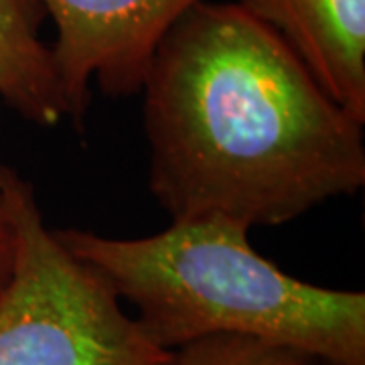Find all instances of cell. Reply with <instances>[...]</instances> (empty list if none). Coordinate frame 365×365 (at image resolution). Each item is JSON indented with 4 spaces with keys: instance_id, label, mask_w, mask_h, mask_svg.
I'll return each instance as SVG.
<instances>
[{
    "instance_id": "6da1fadb",
    "label": "cell",
    "mask_w": 365,
    "mask_h": 365,
    "mask_svg": "<svg viewBox=\"0 0 365 365\" xmlns=\"http://www.w3.org/2000/svg\"><path fill=\"white\" fill-rule=\"evenodd\" d=\"M140 91L148 187L173 222L282 225L365 185L364 124L237 2L182 14Z\"/></svg>"
},
{
    "instance_id": "7a4b0ae2",
    "label": "cell",
    "mask_w": 365,
    "mask_h": 365,
    "mask_svg": "<svg viewBox=\"0 0 365 365\" xmlns=\"http://www.w3.org/2000/svg\"><path fill=\"white\" fill-rule=\"evenodd\" d=\"M248 227L179 220L146 237L55 230L102 274L158 347L237 335L311 355L321 365H365V292L299 280L252 248Z\"/></svg>"
},
{
    "instance_id": "3957f363",
    "label": "cell",
    "mask_w": 365,
    "mask_h": 365,
    "mask_svg": "<svg viewBox=\"0 0 365 365\" xmlns=\"http://www.w3.org/2000/svg\"><path fill=\"white\" fill-rule=\"evenodd\" d=\"M13 272L0 292V365H175L112 287L45 225L33 187L4 173Z\"/></svg>"
},
{
    "instance_id": "277c9868",
    "label": "cell",
    "mask_w": 365,
    "mask_h": 365,
    "mask_svg": "<svg viewBox=\"0 0 365 365\" xmlns=\"http://www.w3.org/2000/svg\"><path fill=\"white\" fill-rule=\"evenodd\" d=\"M55 25L53 61L81 120L96 81L108 96L143 88L153 55L189 9L201 0H39Z\"/></svg>"
},
{
    "instance_id": "5b68a950",
    "label": "cell",
    "mask_w": 365,
    "mask_h": 365,
    "mask_svg": "<svg viewBox=\"0 0 365 365\" xmlns=\"http://www.w3.org/2000/svg\"><path fill=\"white\" fill-rule=\"evenodd\" d=\"M270 26L319 86L365 124V0H237Z\"/></svg>"
},
{
    "instance_id": "8992f818",
    "label": "cell",
    "mask_w": 365,
    "mask_h": 365,
    "mask_svg": "<svg viewBox=\"0 0 365 365\" xmlns=\"http://www.w3.org/2000/svg\"><path fill=\"white\" fill-rule=\"evenodd\" d=\"M39 0H0V100L39 126L73 118L51 47L41 37Z\"/></svg>"
},
{
    "instance_id": "52a82bcc",
    "label": "cell",
    "mask_w": 365,
    "mask_h": 365,
    "mask_svg": "<svg viewBox=\"0 0 365 365\" xmlns=\"http://www.w3.org/2000/svg\"><path fill=\"white\" fill-rule=\"evenodd\" d=\"M175 365H321L311 355L250 337L215 335L175 351Z\"/></svg>"
},
{
    "instance_id": "ba28073f",
    "label": "cell",
    "mask_w": 365,
    "mask_h": 365,
    "mask_svg": "<svg viewBox=\"0 0 365 365\" xmlns=\"http://www.w3.org/2000/svg\"><path fill=\"white\" fill-rule=\"evenodd\" d=\"M6 173V170H4ZM4 182V179H2ZM14 260V223L9 207V199L4 195V187H0V292L4 290Z\"/></svg>"
},
{
    "instance_id": "9c48e42d",
    "label": "cell",
    "mask_w": 365,
    "mask_h": 365,
    "mask_svg": "<svg viewBox=\"0 0 365 365\" xmlns=\"http://www.w3.org/2000/svg\"><path fill=\"white\" fill-rule=\"evenodd\" d=\"M4 170H6V167L0 165V187H2V179H4Z\"/></svg>"
}]
</instances>
